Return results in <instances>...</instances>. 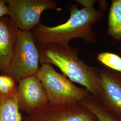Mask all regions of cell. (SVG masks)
<instances>
[{"instance_id":"obj_1","label":"cell","mask_w":121,"mask_h":121,"mask_svg":"<svg viewBox=\"0 0 121 121\" xmlns=\"http://www.w3.org/2000/svg\"><path fill=\"white\" fill-rule=\"evenodd\" d=\"M39 62L56 66L71 82L84 86L101 103L103 91L99 79V69L86 65L78 57V52L69 45L54 43H36Z\"/></svg>"},{"instance_id":"obj_2","label":"cell","mask_w":121,"mask_h":121,"mask_svg":"<svg viewBox=\"0 0 121 121\" xmlns=\"http://www.w3.org/2000/svg\"><path fill=\"white\" fill-rule=\"evenodd\" d=\"M69 10L70 17L65 23L54 26L40 23L31 30L35 41L69 45L72 39L81 38L86 42L95 43L96 36L92 26L102 17L103 12L94 6L79 9L74 5Z\"/></svg>"},{"instance_id":"obj_3","label":"cell","mask_w":121,"mask_h":121,"mask_svg":"<svg viewBox=\"0 0 121 121\" xmlns=\"http://www.w3.org/2000/svg\"><path fill=\"white\" fill-rule=\"evenodd\" d=\"M36 75L43 86L48 103L52 105L79 104L90 94L85 88L76 86L64 74L58 73L50 64H41Z\"/></svg>"},{"instance_id":"obj_4","label":"cell","mask_w":121,"mask_h":121,"mask_svg":"<svg viewBox=\"0 0 121 121\" xmlns=\"http://www.w3.org/2000/svg\"><path fill=\"white\" fill-rule=\"evenodd\" d=\"M39 56L36 43L31 31L19 30L13 56L5 74L16 82L36 75L39 72Z\"/></svg>"},{"instance_id":"obj_5","label":"cell","mask_w":121,"mask_h":121,"mask_svg":"<svg viewBox=\"0 0 121 121\" xmlns=\"http://www.w3.org/2000/svg\"><path fill=\"white\" fill-rule=\"evenodd\" d=\"M9 18L19 30L31 31L39 24L44 11L56 8L54 0H4Z\"/></svg>"},{"instance_id":"obj_6","label":"cell","mask_w":121,"mask_h":121,"mask_svg":"<svg viewBox=\"0 0 121 121\" xmlns=\"http://www.w3.org/2000/svg\"><path fill=\"white\" fill-rule=\"evenodd\" d=\"M22 121H98L95 116L81 104L56 105L48 104L27 114Z\"/></svg>"},{"instance_id":"obj_7","label":"cell","mask_w":121,"mask_h":121,"mask_svg":"<svg viewBox=\"0 0 121 121\" xmlns=\"http://www.w3.org/2000/svg\"><path fill=\"white\" fill-rule=\"evenodd\" d=\"M18 83L17 99L20 110L27 114L48 104L43 86L37 75L23 78Z\"/></svg>"},{"instance_id":"obj_8","label":"cell","mask_w":121,"mask_h":121,"mask_svg":"<svg viewBox=\"0 0 121 121\" xmlns=\"http://www.w3.org/2000/svg\"><path fill=\"white\" fill-rule=\"evenodd\" d=\"M103 91L101 103L121 119V73L107 69H99Z\"/></svg>"},{"instance_id":"obj_9","label":"cell","mask_w":121,"mask_h":121,"mask_svg":"<svg viewBox=\"0 0 121 121\" xmlns=\"http://www.w3.org/2000/svg\"><path fill=\"white\" fill-rule=\"evenodd\" d=\"M18 30L9 17L0 19V71L3 74L9 68Z\"/></svg>"},{"instance_id":"obj_10","label":"cell","mask_w":121,"mask_h":121,"mask_svg":"<svg viewBox=\"0 0 121 121\" xmlns=\"http://www.w3.org/2000/svg\"><path fill=\"white\" fill-rule=\"evenodd\" d=\"M18 107L17 89L6 95L0 94V121H22Z\"/></svg>"},{"instance_id":"obj_11","label":"cell","mask_w":121,"mask_h":121,"mask_svg":"<svg viewBox=\"0 0 121 121\" xmlns=\"http://www.w3.org/2000/svg\"><path fill=\"white\" fill-rule=\"evenodd\" d=\"M90 110L98 121H121L114 117L98 100L90 94L80 103Z\"/></svg>"},{"instance_id":"obj_12","label":"cell","mask_w":121,"mask_h":121,"mask_svg":"<svg viewBox=\"0 0 121 121\" xmlns=\"http://www.w3.org/2000/svg\"><path fill=\"white\" fill-rule=\"evenodd\" d=\"M108 34L113 39L121 40V0H113L108 19Z\"/></svg>"},{"instance_id":"obj_13","label":"cell","mask_w":121,"mask_h":121,"mask_svg":"<svg viewBox=\"0 0 121 121\" xmlns=\"http://www.w3.org/2000/svg\"><path fill=\"white\" fill-rule=\"evenodd\" d=\"M97 59L102 64L113 71L121 73V57L116 54L110 52L99 53Z\"/></svg>"},{"instance_id":"obj_14","label":"cell","mask_w":121,"mask_h":121,"mask_svg":"<svg viewBox=\"0 0 121 121\" xmlns=\"http://www.w3.org/2000/svg\"><path fill=\"white\" fill-rule=\"evenodd\" d=\"M14 79L6 74H0V94L9 95L17 89V85Z\"/></svg>"},{"instance_id":"obj_15","label":"cell","mask_w":121,"mask_h":121,"mask_svg":"<svg viewBox=\"0 0 121 121\" xmlns=\"http://www.w3.org/2000/svg\"><path fill=\"white\" fill-rule=\"evenodd\" d=\"M9 15V10L7 4L4 0H0V19Z\"/></svg>"},{"instance_id":"obj_16","label":"cell","mask_w":121,"mask_h":121,"mask_svg":"<svg viewBox=\"0 0 121 121\" xmlns=\"http://www.w3.org/2000/svg\"><path fill=\"white\" fill-rule=\"evenodd\" d=\"M75 1L82 4L83 6V7L86 8L94 7L96 2V1L95 0H76Z\"/></svg>"},{"instance_id":"obj_17","label":"cell","mask_w":121,"mask_h":121,"mask_svg":"<svg viewBox=\"0 0 121 121\" xmlns=\"http://www.w3.org/2000/svg\"><path fill=\"white\" fill-rule=\"evenodd\" d=\"M119 49H120V53H121V46L120 47V48H119Z\"/></svg>"}]
</instances>
